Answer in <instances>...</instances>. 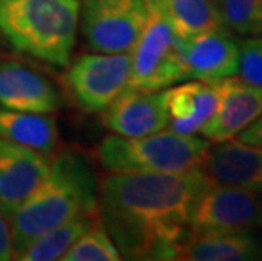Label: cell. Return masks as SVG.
Segmentation results:
<instances>
[{"label":"cell","instance_id":"3","mask_svg":"<svg viewBox=\"0 0 262 261\" xmlns=\"http://www.w3.org/2000/svg\"><path fill=\"white\" fill-rule=\"evenodd\" d=\"M80 26V0H0V43L46 65L66 68Z\"/></svg>","mask_w":262,"mask_h":261},{"label":"cell","instance_id":"19","mask_svg":"<svg viewBox=\"0 0 262 261\" xmlns=\"http://www.w3.org/2000/svg\"><path fill=\"white\" fill-rule=\"evenodd\" d=\"M100 220L98 210L88 214H81L78 217L66 220L53 229L46 231L44 234L37 236L24 251H22L17 259L20 261H54L61 259L63 254L68 251L83 232Z\"/></svg>","mask_w":262,"mask_h":261},{"label":"cell","instance_id":"21","mask_svg":"<svg viewBox=\"0 0 262 261\" xmlns=\"http://www.w3.org/2000/svg\"><path fill=\"white\" fill-rule=\"evenodd\" d=\"M227 29L238 36H262V0H216Z\"/></svg>","mask_w":262,"mask_h":261},{"label":"cell","instance_id":"14","mask_svg":"<svg viewBox=\"0 0 262 261\" xmlns=\"http://www.w3.org/2000/svg\"><path fill=\"white\" fill-rule=\"evenodd\" d=\"M183 65L186 80L215 83L228 76H235L238 41L225 26L194 36L183 41Z\"/></svg>","mask_w":262,"mask_h":261},{"label":"cell","instance_id":"12","mask_svg":"<svg viewBox=\"0 0 262 261\" xmlns=\"http://www.w3.org/2000/svg\"><path fill=\"white\" fill-rule=\"evenodd\" d=\"M215 85L219 105L200 132L210 143H222L237 137L262 114V88L249 85L238 76L219 80Z\"/></svg>","mask_w":262,"mask_h":261},{"label":"cell","instance_id":"20","mask_svg":"<svg viewBox=\"0 0 262 261\" xmlns=\"http://www.w3.org/2000/svg\"><path fill=\"white\" fill-rule=\"evenodd\" d=\"M122 256L102 220L86 229L63 254V261H119Z\"/></svg>","mask_w":262,"mask_h":261},{"label":"cell","instance_id":"22","mask_svg":"<svg viewBox=\"0 0 262 261\" xmlns=\"http://www.w3.org/2000/svg\"><path fill=\"white\" fill-rule=\"evenodd\" d=\"M235 76L249 85L262 88V36H244L238 41Z\"/></svg>","mask_w":262,"mask_h":261},{"label":"cell","instance_id":"11","mask_svg":"<svg viewBox=\"0 0 262 261\" xmlns=\"http://www.w3.org/2000/svg\"><path fill=\"white\" fill-rule=\"evenodd\" d=\"M164 90H141L127 87L102 110V124L117 136L137 137L168 129Z\"/></svg>","mask_w":262,"mask_h":261},{"label":"cell","instance_id":"17","mask_svg":"<svg viewBox=\"0 0 262 261\" xmlns=\"http://www.w3.org/2000/svg\"><path fill=\"white\" fill-rule=\"evenodd\" d=\"M183 41L224 27L216 0H144Z\"/></svg>","mask_w":262,"mask_h":261},{"label":"cell","instance_id":"9","mask_svg":"<svg viewBox=\"0 0 262 261\" xmlns=\"http://www.w3.org/2000/svg\"><path fill=\"white\" fill-rule=\"evenodd\" d=\"M51 158L0 137V209L7 220L46 178Z\"/></svg>","mask_w":262,"mask_h":261},{"label":"cell","instance_id":"4","mask_svg":"<svg viewBox=\"0 0 262 261\" xmlns=\"http://www.w3.org/2000/svg\"><path fill=\"white\" fill-rule=\"evenodd\" d=\"M210 141L183 136L169 129L147 136L110 134L98 143L95 156L105 171H158L181 173L202 165Z\"/></svg>","mask_w":262,"mask_h":261},{"label":"cell","instance_id":"1","mask_svg":"<svg viewBox=\"0 0 262 261\" xmlns=\"http://www.w3.org/2000/svg\"><path fill=\"white\" fill-rule=\"evenodd\" d=\"M210 183L200 166L181 173L108 171L100 178V220L122 258L174 259Z\"/></svg>","mask_w":262,"mask_h":261},{"label":"cell","instance_id":"6","mask_svg":"<svg viewBox=\"0 0 262 261\" xmlns=\"http://www.w3.org/2000/svg\"><path fill=\"white\" fill-rule=\"evenodd\" d=\"M149 17L144 0H80V31L88 49L130 53Z\"/></svg>","mask_w":262,"mask_h":261},{"label":"cell","instance_id":"7","mask_svg":"<svg viewBox=\"0 0 262 261\" xmlns=\"http://www.w3.org/2000/svg\"><path fill=\"white\" fill-rule=\"evenodd\" d=\"M130 53H92L70 61L64 90L70 101L86 114L102 112L129 87Z\"/></svg>","mask_w":262,"mask_h":261},{"label":"cell","instance_id":"13","mask_svg":"<svg viewBox=\"0 0 262 261\" xmlns=\"http://www.w3.org/2000/svg\"><path fill=\"white\" fill-rule=\"evenodd\" d=\"M213 183L245 188L262 197V148L237 137L211 143L200 165Z\"/></svg>","mask_w":262,"mask_h":261},{"label":"cell","instance_id":"10","mask_svg":"<svg viewBox=\"0 0 262 261\" xmlns=\"http://www.w3.org/2000/svg\"><path fill=\"white\" fill-rule=\"evenodd\" d=\"M0 105L22 112L53 114L64 101L59 88L36 68L0 56Z\"/></svg>","mask_w":262,"mask_h":261},{"label":"cell","instance_id":"18","mask_svg":"<svg viewBox=\"0 0 262 261\" xmlns=\"http://www.w3.org/2000/svg\"><path fill=\"white\" fill-rule=\"evenodd\" d=\"M0 137L53 158L58 149V126L48 114L22 112L0 105Z\"/></svg>","mask_w":262,"mask_h":261},{"label":"cell","instance_id":"5","mask_svg":"<svg viewBox=\"0 0 262 261\" xmlns=\"http://www.w3.org/2000/svg\"><path fill=\"white\" fill-rule=\"evenodd\" d=\"M185 80L183 39L174 34L161 15L149 10L146 26L130 53L129 87L166 90Z\"/></svg>","mask_w":262,"mask_h":261},{"label":"cell","instance_id":"24","mask_svg":"<svg viewBox=\"0 0 262 261\" xmlns=\"http://www.w3.org/2000/svg\"><path fill=\"white\" fill-rule=\"evenodd\" d=\"M237 139L262 148V114L252 122V124H249L247 127H245L241 134L237 136Z\"/></svg>","mask_w":262,"mask_h":261},{"label":"cell","instance_id":"16","mask_svg":"<svg viewBox=\"0 0 262 261\" xmlns=\"http://www.w3.org/2000/svg\"><path fill=\"white\" fill-rule=\"evenodd\" d=\"M259 239L254 232L232 234H186L174 259L185 261H249L257 259Z\"/></svg>","mask_w":262,"mask_h":261},{"label":"cell","instance_id":"8","mask_svg":"<svg viewBox=\"0 0 262 261\" xmlns=\"http://www.w3.org/2000/svg\"><path fill=\"white\" fill-rule=\"evenodd\" d=\"M262 227V197L245 188L211 182L200 193L188 234L254 232Z\"/></svg>","mask_w":262,"mask_h":261},{"label":"cell","instance_id":"2","mask_svg":"<svg viewBox=\"0 0 262 261\" xmlns=\"http://www.w3.org/2000/svg\"><path fill=\"white\" fill-rule=\"evenodd\" d=\"M98 188L90 154L75 148L54 153L46 178L9 219L14 259L46 231L98 210Z\"/></svg>","mask_w":262,"mask_h":261},{"label":"cell","instance_id":"23","mask_svg":"<svg viewBox=\"0 0 262 261\" xmlns=\"http://www.w3.org/2000/svg\"><path fill=\"white\" fill-rule=\"evenodd\" d=\"M14 259V248H12V236H10L9 220L0 209V261Z\"/></svg>","mask_w":262,"mask_h":261},{"label":"cell","instance_id":"25","mask_svg":"<svg viewBox=\"0 0 262 261\" xmlns=\"http://www.w3.org/2000/svg\"><path fill=\"white\" fill-rule=\"evenodd\" d=\"M257 259H262V239L259 241V251H257Z\"/></svg>","mask_w":262,"mask_h":261},{"label":"cell","instance_id":"15","mask_svg":"<svg viewBox=\"0 0 262 261\" xmlns=\"http://www.w3.org/2000/svg\"><path fill=\"white\" fill-rule=\"evenodd\" d=\"M168 109V129L183 136H194L215 114L219 105V88L215 83L185 80L164 90Z\"/></svg>","mask_w":262,"mask_h":261}]
</instances>
